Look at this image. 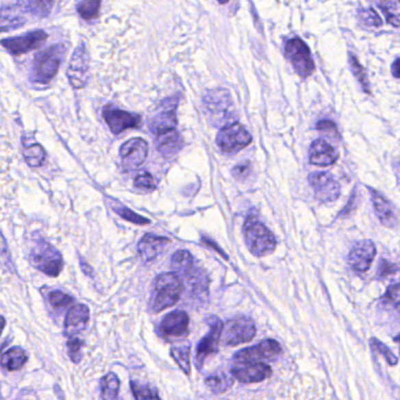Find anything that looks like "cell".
Listing matches in <instances>:
<instances>
[{"mask_svg":"<svg viewBox=\"0 0 400 400\" xmlns=\"http://www.w3.org/2000/svg\"><path fill=\"white\" fill-rule=\"evenodd\" d=\"M89 322V308L84 304H76L69 309L64 321V334L67 337L80 335L87 328Z\"/></svg>","mask_w":400,"mask_h":400,"instance_id":"obj_19","label":"cell"},{"mask_svg":"<svg viewBox=\"0 0 400 400\" xmlns=\"http://www.w3.org/2000/svg\"><path fill=\"white\" fill-rule=\"evenodd\" d=\"M64 54L66 46L64 44L54 45L52 47L38 53L33 60V80L39 84H49L60 68Z\"/></svg>","mask_w":400,"mask_h":400,"instance_id":"obj_3","label":"cell"},{"mask_svg":"<svg viewBox=\"0 0 400 400\" xmlns=\"http://www.w3.org/2000/svg\"><path fill=\"white\" fill-rule=\"evenodd\" d=\"M376 255V246L371 240H363L351 249L348 264L355 272L365 273L370 268Z\"/></svg>","mask_w":400,"mask_h":400,"instance_id":"obj_17","label":"cell"},{"mask_svg":"<svg viewBox=\"0 0 400 400\" xmlns=\"http://www.w3.org/2000/svg\"><path fill=\"white\" fill-rule=\"evenodd\" d=\"M284 54L301 77H308L315 71L310 49L300 38H292L286 42Z\"/></svg>","mask_w":400,"mask_h":400,"instance_id":"obj_6","label":"cell"},{"mask_svg":"<svg viewBox=\"0 0 400 400\" xmlns=\"http://www.w3.org/2000/svg\"><path fill=\"white\" fill-rule=\"evenodd\" d=\"M49 303L52 304L54 308H66L73 303L74 299L64 292L56 290V292H52L49 294Z\"/></svg>","mask_w":400,"mask_h":400,"instance_id":"obj_40","label":"cell"},{"mask_svg":"<svg viewBox=\"0 0 400 400\" xmlns=\"http://www.w3.org/2000/svg\"><path fill=\"white\" fill-rule=\"evenodd\" d=\"M392 74L397 79H400V58L393 62Z\"/></svg>","mask_w":400,"mask_h":400,"instance_id":"obj_48","label":"cell"},{"mask_svg":"<svg viewBox=\"0 0 400 400\" xmlns=\"http://www.w3.org/2000/svg\"><path fill=\"white\" fill-rule=\"evenodd\" d=\"M360 18L363 19L365 24L368 26H373V27H380L383 25V21L380 19V16L377 14L376 11L373 8H368V10H363L360 12Z\"/></svg>","mask_w":400,"mask_h":400,"instance_id":"obj_42","label":"cell"},{"mask_svg":"<svg viewBox=\"0 0 400 400\" xmlns=\"http://www.w3.org/2000/svg\"><path fill=\"white\" fill-rule=\"evenodd\" d=\"M395 340H396V342H398V343H399L400 345V335H398V336H397L396 338H395Z\"/></svg>","mask_w":400,"mask_h":400,"instance_id":"obj_51","label":"cell"},{"mask_svg":"<svg viewBox=\"0 0 400 400\" xmlns=\"http://www.w3.org/2000/svg\"><path fill=\"white\" fill-rule=\"evenodd\" d=\"M55 0H27L29 12L39 18L47 16L52 10Z\"/></svg>","mask_w":400,"mask_h":400,"instance_id":"obj_36","label":"cell"},{"mask_svg":"<svg viewBox=\"0 0 400 400\" xmlns=\"http://www.w3.org/2000/svg\"><path fill=\"white\" fill-rule=\"evenodd\" d=\"M190 353H191V347L184 345V347H176L171 349V356L176 360L177 364L184 371L185 375H190L191 373V362H190Z\"/></svg>","mask_w":400,"mask_h":400,"instance_id":"obj_34","label":"cell"},{"mask_svg":"<svg viewBox=\"0 0 400 400\" xmlns=\"http://www.w3.org/2000/svg\"><path fill=\"white\" fill-rule=\"evenodd\" d=\"M26 23L24 10L19 6L1 8L0 11V33L10 32L24 26Z\"/></svg>","mask_w":400,"mask_h":400,"instance_id":"obj_24","label":"cell"},{"mask_svg":"<svg viewBox=\"0 0 400 400\" xmlns=\"http://www.w3.org/2000/svg\"><path fill=\"white\" fill-rule=\"evenodd\" d=\"M135 186L140 188H147V190H153L156 188V182L153 177L149 173H142L138 175L135 179Z\"/></svg>","mask_w":400,"mask_h":400,"instance_id":"obj_44","label":"cell"},{"mask_svg":"<svg viewBox=\"0 0 400 400\" xmlns=\"http://www.w3.org/2000/svg\"><path fill=\"white\" fill-rule=\"evenodd\" d=\"M204 109L208 121L216 127H227L236 123V109L231 95L225 89H214L204 97Z\"/></svg>","mask_w":400,"mask_h":400,"instance_id":"obj_2","label":"cell"},{"mask_svg":"<svg viewBox=\"0 0 400 400\" xmlns=\"http://www.w3.org/2000/svg\"><path fill=\"white\" fill-rule=\"evenodd\" d=\"M23 155L25 160L29 166L39 168L44 164L46 160V151L45 149L38 143H25L23 145Z\"/></svg>","mask_w":400,"mask_h":400,"instance_id":"obj_30","label":"cell"},{"mask_svg":"<svg viewBox=\"0 0 400 400\" xmlns=\"http://www.w3.org/2000/svg\"><path fill=\"white\" fill-rule=\"evenodd\" d=\"M102 0H82L77 6V13L84 21H94L100 12Z\"/></svg>","mask_w":400,"mask_h":400,"instance_id":"obj_33","label":"cell"},{"mask_svg":"<svg viewBox=\"0 0 400 400\" xmlns=\"http://www.w3.org/2000/svg\"><path fill=\"white\" fill-rule=\"evenodd\" d=\"M183 292V284L175 273H164L157 276L152 290L150 308L153 312H160L173 307L179 301Z\"/></svg>","mask_w":400,"mask_h":400,"instance_id":"obj_1","label":"cell"},{"mask_svg":"<svg viewBox=\"0 0 400 400\" xmlns=\"http://www.w3.org/2000/svg\"><path fill=\"white\" fill-rule=\"evenodd\" d=\"M82 347H84V342L80 338L76 336L69 337V340L67 342V350H68L69 358L75 364H79L82 360Z\"/></svg>","mask_w":400,"mask_h":400,"instance_id":"obj_39","label":"cell"},{"mask_svg":"<svg viewBox=\"0 0 400 400\" xmlns=\"http://www.w3.org/2000/svg\"><path fill=\"white\" fill-rule=\"evenodd\" d=\"M0 262H1V264L12 266V264H11V259H10V253H8V246H6L4 236H1V233H0Z\"/></svg>","mask_w":400,"mask_h":400,"instance_id":"obj_47","label":"cell"},{"mask_svg":"<svg viewBox=\"0 0 400 400\" xmlns=\"http://www.w3.org/2000/svg\"><path fill=\"white\" fill-rule=\"evenodd\" d=\"M171 262L175 274L179 276L180 280L186 279L195 269L192 255L188 251H178L175 253Z\"/></svg>","mask_w":400,"mask_h":400,"instance_id":"obj_27","label":"cell"},{"mask_svg":"<svg viewBox=\"0 0 400 400\" xmlns=\"http://www.w3.org/2000/svg\"><path fill=\"white\" fill-rule=\"evenodd\" d=\"M132 392L136 400H160V395L150 385L140 384L138 382L130 383Z\"/></svg>","mask_w":400,"mask_h":400,"instance_id":"obj_35","label":"cell"},{"mask_svg":"<svg viewBox=\"0 0 400 400\" xmlns=\"http://www.w3.org/2000/svg\"><path fill=\"white\" fill-rule=\"evenodd\" d=\"M120 155L127 170L137 168L148 157V143L142 138H132L122 145Z\"/></svg>","mask_w":400,"mask_h":400,"instance_id":"obj_15","label":"cell"},{"mask_svg":"<svg viewBox=\"0 0 400 400\" xmlns=\"http://www.w3.org/2000/svg\"><path fill=\"white\" fill-rule=\"evenodd\" d=\"M251 173H252V168L249 164L238 165L232 170L233 176L236 177V179L240 180L246 179Z\"/></svg>","mask_w":400,"mask_h":400,"instance_id":"obj_46","label":"cell"},{"mask_svg":"<svg viewBox=\"0 0 400 400\" xmlns=\"http://www.w3.org/2000/svg\"><path fill=\"white\" fill-rule=\"evenodd\" d=\"M380 304L390 315L400 320V284L391 286L382 297Z\"/></svg>","mask_w":400,"mask_h":400,"instance_id":"obj_28","label":"cell"},{"mask_svg":"<svg viewBox=\"0 0 400 400\" xmlns=\"http://www.w3.org/2000/svg\"><path fill=\"white\" fill-rule=\"evenodd\" d=\"M157 149L166 158H173L183 148V138L176 129L157 134Z\"/></svg>","mask_w":400,"mask_h":400,"instance_id":"obj_22","label":"cell"},{"mask_svg":"<svg viewBox=\"0 0 400 400\" xmlns=\"http://www.w3.org/2000/svg\"><path fill=\"white\" fill-rule=\"evenodd\" d=\"M188 325H190V318H188V312L176 310V312H170L163 318L160 323V332L165 337L180 338L188 335Z\"/></svg>","mask_w":400,"mask_h":400,"instance_id":"obj_18","label":"cell"},{"mask_svg":"<svg viewBox=\"0 0 400 400\" xmlns=\"http://www.w3.org/2000/svg\"><path fill=\"white\" fill-rule=\"evenodd\" d=\"M88 72L89 54L84 44H81L73 53L68 71H67L69 82L74 88H84L88 80Z\"/></svg>","mask_w":400,"mask_h":400,"instance_id":"obj_10","label":"cell"},{"mask_svg":"<svg viewBox=\"0 0 400 400\" xmlns=\"http://www.w3.org/2000/svg\"><path fill=\"white\" fill-rule=\"evenodd\" d=\"M245 241L255 256L268 255L275 251V236L254 216H249L245 223Z\"/></svg>","mask_w":400,"mask_h":400,"instance_id":"obj_4","label":"cell"},{"mask_svg":"<svg viewBox=\"0 0 400 400\" xmlns=\"http://www.w3.org/2000/svg\"><path fill=\"white\" fill-rule=\"evenodd\" d=\"M29 262L46 275L58 276L64 268L61 253L47 241L39 239L29 251Z\"/></svg>","mask_w":400,"mask_h":400,"instance_id":"obj_5","label":"cell"},{"mask_svg":"<svg viewBox=\"0 0 400 400\" xmlns=\"http://www.w3.org/2000/svg\"><path fill=\"white\" fill-rule=\"evenodd\" d=\"M176 125L177 117L176 114H175V108L173 109V105H170L168 109L160 112L150 122V129L155 134L168 132V130L176 128Z\"/></svg>","mask_w":400,"mask_h":400,"instance_id":"obj_25","label":"cell"},{"mask_svg":"<svg viewBox=\"0 0 400 400\" xmlns=\"http://www.w3.org/2000/svg\"><path fill=\"white\" fill-rule=\"evenodd\" d=\"M168 244H170L168 238L145 234L138 244V254L143 260L151 261Z\"/></svg>","mask_w":400,"mask_h":400,"instance_id":"obj_23","label":"cell"},{"mask_svg":"<svg viewBox=\"0 0 400 400\" xmlns=\"http://www.w3.org/2000/svg\"><path fill=\"white\" fill-rule=\"evenodd\" d=\"M310 163L317 166H329L336 163L338 152L325 140H316L312 142L309 151Z\"/></svg>","mask_w":400,"mask_h":400,"instance_id":"obj_21","label":"cell"},{"mask_svg":"<svg viewBox=\"0 0 400 400\" xmlns=\"http://www.w3.org/2000/svg\"><path fill=\"white\" fill-rule=\"evenodd\" d=\"M120 378L115 373H108L101 380V396L103 400H117L120 392Z\"/></svg>","mask_w":400,"mask_h":400,"instance_id":"obj_31","label":"cell"},{"mask_svg":"<svg viewBox=\"0 0 400 400\" xmlns=\"http://www.w3.org/2000/svg\"><path fill=\"white\" fill-rule=\"evenodd\" d=\"M370 345H371L373 350L380 353L382 356H384L385 360L388 362V365L395 366V365L398 364V358H397L396 355L388 348V345L382 343V342H380L379 340H377V338H371V340H370Z\"/></svg>","mask_w":400,"mask_h":400,"instance_id":"obj_38","label":"cell"},{"mask_svg":"<svg viewBox=\"0 0 400 400\" xmlns=\"http://www.w3.org/2000/svg\"><path fill=\"white\" fill-rule=\"evenodd\" d=\"M103 118L110 130L116 135L125 132L127 129L138 128L140 123V115H135L112 105H108L103 109Z\"/></svg>","mask_w":400,"mask_h":400,"instance_id":"obj_16","label":"cell"},{"mask_svg":"<svg viewBox=\"0 0 400 400\" xmlns=\"http://www.w3.org/2000/svg\"><path fill=\"white\" fill-rule=\"evenodd\" d=\"M256 328L249 317H234L223 327L221 336L225 345H239L247 343L255 336Z\"/></svg>","mask_w":400,"mask_h":400,"instance_id":"obj_7","label":"cell"},{"mask_svg":"<svg viewBox=\"0 0 400 400\" xmlns=\"http://www.w3.org/2000/svg\"><path fill=\"white\" fill-rule=\"evenodd\" d=\"M379 6L388 24L400 26V0H379Z\"/></svg>","mask_w":400,"mask_h":400,"instance_id":"obj_32","label":"cell"},{"mask_svg":"<svg viewBox=\"0 0 400 400\" xmlns=\"http://www.w3.org/2000/svg\"><path fill=\"white\" fill-rule=\"evenodd\" d=\"M350 66H351L352 72L356 76L357 80L360 81V84H362L365 92L370 94L371 90H370V84H368L366 72H365L364 67L358 62V59H357L356 56L350 55Z\"/></svg>","mask_w":400,"mask_h":400,"instance_id":"obj_37","label":"cell"},{"mask_svg":"<svg viewBox=\"0 0 400 400\" xmlns=\"http://www.w3.org/2000/svg\"><path fill=\"white\" fill-rule=\"evenodd\" d=\"M47 39L49 34L45 31H32L18 38L4 39L0 41V45L12 55L18 56L39 49Z\"/></svg>","mask_w":400,"mask_h":400,"instance_id":"obj_9","label":"cell"},{"mask_svg":"<svg viewBox=\"0 0 400 400\" xmlns=\"http://www.w3.org/2000/svg\"><path fill=\"white\" fill-rule=\"evenodd\" d=\"M308 180L315 197L322 203H330L340 197V184L330 173H312L309 175Z\"/></svg>","mask_w":400,"mask_h":400,"instance_id":"obj_13","label":"cell"},{"mask_svg":"<svg viewBox=\"0 0 400 400\" xmlns=\"http://www.w3.org/2000/svg\"><path fill=\"white\" fill-rule=\"evenodd\" d=\"M218 1H219V3H221V4H226V3H228V1H229V0H218Z\"/></svg>","mask_w":400,"mask_h":400,"instance_id":"obj_50","label":"cell"},{"mask_svg":"<svg viewBox=\"0 0 400 400\" xmlns=\"http://www.w3.org/2000/svg\"><path fill=\"white\" fill-rule=\"evenodd\" d=\"M208 322V325H211V332L200 340L197 348L196 364L198 368H203L205 360L210 355L216 353L219 350V342L224 325L216 317H210Z\"/></svg>","mask_w":400,"mask_h":400,"instance_id":"obj_12","label":"cell"},{"mask_svg":"<svg viewBox=\"0 0 400 400\" xmlns=\"http://www.w3.org/2000/svg\"><path fill=\"white\" fill-rule=\"evenodd\" d=\"M371 199H373V208L376 214L379 218L382 225L386 228H395L398 225V216L393 205L385 198L382 193L373 188H368Z\"/></svg>","mask_w":400,"mask_h":400,"instance_id":"obj_20","label":"cell"},{"mask_svg":"<svg viewBox=\"0 0 400 400\" xmlns=\"http://www.w3.org/2000/svg\"><path fill=\"white\" fill-rule=\"evenodd\" d=\"M397 271H398V266L395 264H391L386 260H380L379 267H378V276L379 277H386V276L392 275V274H396Z\"/></svg>","mask_w":400,"mask_h":400,"instance_id":"obj_45","label":"cell"},{"mask_svg":"<svg viewBox=\"0 0 400 400\" xmlns=\"http://www.w3.org/2000/svg\"><path fill=\"white\" fill-rule=\"evenodd\" d=\"M251 142H252L251 134L239 123H233L225 127L216 136V143L219 148L227 153L240 151L241 149L246 148Z\"/></svg>","mask_w":400,"mask_h":400,"instance_id":"obj_8","label":"cell"},{"mask_svg":"<svg viewBox=\"0 0 400 400\" xmlns=\"http://www.w3.org/2000/svg\"><path fill=\"white\" fill-rule=\"evenodd\" d=\"M5 327V318L4 317L0 316V335H1V332L4 330Z\"/></svg>","mask_w":400,"mask_h":400,"instance_id":"obj_49","label":"cell"},{"mask_svg":"<svg viewBox=\"0 0 400 400\" xmlns=\"http://www.w3.org/2000/svg\"><path fill=\"white\" fill-rule=\"evenodd\" d=\"M27 362V355L21 348H12L1 357V366L8 371L21 370Z\"/></svg>","mask_w":400,"mask_h":400,"instance_id":"obj_29","label":"cell"},{"mask_svg":"<svg viewBox=\"0 0 400 400\" xmlns=\"http://www.w3.org/2000/svg\"><path fill=\"white\" fill-rule=\"evenodd\" d=\"M115 212L123 218L125 221H130V223H134L136 225H147L149 224V221L145 216H140L137 213L132 212V210H129L127 208H115Z\"/></svg>","mask_w":400,"mask_h":400,"instance_id":"obj_41","label":"cell"},{"mask_svg":"<svg viewBox=\"0 0 400 400\" xmlns=\"http://www.w3.org/2000/svg\"><path fill=\"white\" fill-rule=\"evenodd\" d=\"M317 130L325 134L327 136L332 137V138H337L338 137V130L334 122L332 121H321L317 123Z\"/></svg>","mask_w":400,"mask_h":400,"instance_id":"obj_43","label":"cell"},{"mask_svg":"<svg viewBox=\"0 0 400 400\" xmlns=\"http://www.w3.org/2000/svg\"><path fill=\"white\" fill-rule=\"evenodd\" d=\"M234 377L225 371H218L206 377L205 385L208 390H211L213 393H224L232 388L234 383Z\"/></svg>","mask_w":400,"mask_h":400,"instance_id":"obj_26","label":"cell"},{"mask_svg":"<svg viewBox=\"0 0 400 400\" xmlns=\"http://www.w3.org/2000/svg\"><path fill=\"white\" fill-rule=\"evenodd\" d=\"M282 349L279 342L274 340H266L260 342L255 347L242 349L236 352L234 360L236 362H261L264 360H273L280 355Z\"/></svg>","mask_w":400,"mask_h":400,"instance_id":"obj_14","label":"cell"},{"mask_svg":"<svg viewBox=\"0 0 400 400\" xmlns=\"http://www.w3.org/2000/svg\"><path fill=\"white\" fill-rule=\"evenodd\" d=\"M231 373L240 383L253 384L268 378L272 375V368L264 362H238Z\"/></svg>","mask_w":400,"mask_h":400,"instance_id":"obj_11","label":"cell"}]
</instances>
